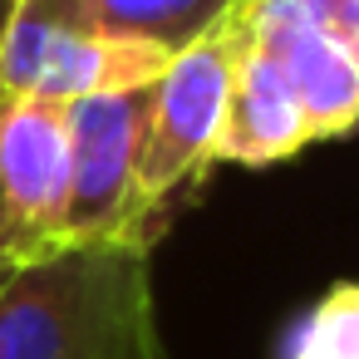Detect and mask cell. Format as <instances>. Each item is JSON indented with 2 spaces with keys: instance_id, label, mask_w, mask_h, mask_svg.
Listing matches in <instances>:
<instances>
[{
  "instance_id": "cell-1",
  "label": "cell",
  "mask_w": 359,
  "mask_h": 359,
  "mask_svg": "<svg viewBox=\"0 0 359 359\" xmlns=\"http://www.w3.org/2000/svg\"><path fill=\"white\" fill-rule=\"evenodd\" d=\"M0 359H168L148 246H60L0 276Z\"/></svg>"
},
{
  "instance_id": "cell-2",
  "label": "cell",
  "mask_w": 359,
  "mask_h": 359,
  "mask_svg": "<svg viewBox=\"0 0 359 359\" xmlns=\"http://www.w3.org/2000/svg\"><path fill=\"white\" fill-rule=\"evenodd\" d=\"M246 45H251V0H236L212 30L182 45L148 84V123L133 172V222L148 246L153 231L168 222V207L212 168V143L222 133V114Z\"/></svg>"
},
{
  "instance_id": "cell-3",
  "label": "cell",
  "mask_w": 359,
  "mask_h": 359,
  "mask_svg": "<svg viewBox=\"0 0 359 359\" xmlns=\"http://www.w3.org/2000/svg\"><path fill=\"white\" fill-rule=\"evenodd\" d=\"M172 55L104 30L94 0H11L0 15V89L69 104L109 89H143Z\"/></svg>"
},
{
  "instance_id": "cell-4",
  "label": "cell",
  "mask_w": 359,
  "mask_h": 359,
  "mask_svg": "<svg viewBox=\"0 0 359 359\" xmlns=\"http://www.w3.org/2000/svg\"><path fill=\"white\" fill-rule=\"evenodd\" d=\"M143 123H148V84L84 94L65 104V133H69L65 246H104V241L148 246L133 222V172Z\"/></svg>"
},
{
  "instance_id": "cell-5",
  "label": "cell",
  "mask_w": 359,
  "mask_h": 359,
  "mask_svg": "<svg viewBox=\"0 0 359 359\" xmlns=\"http://www.w3.org/2000/svg\"><path fill=\"white\" fill-rule=\"evenodd\" d=\"M65 104L0 89V276L65 246Z\"/></svg>"
},
{
  "instance_id": "cell-6",
  "label": "cell",
  "mask_w": 359,
  "mask_h": 359,
  "mask_svg": "<svg viewBox=\"0 0 359 359\" xmlns=\"http://www.w3.org/2000/svg\"><path fill=\"white\" fill-rule=\"evenodd\" d=\"M251 40L285 74L315 143L359 128V60L310 0H251Z\"/></svg>"
},
{
  "instance_id": "cell-7",
  "label": "cell",
  "mask_w": 359,
  "mask_h": 359,
  "mask_svg": "<svg viewBox=\"0 0 359 359\" xmlns=\"http://www.w3.org/2000/svg\"><path fill=\"white\" fill-rule=\"evenodd\" d=\"M315 138H310V123L300 114V99L290 94L276 60L251 40L241 65H236V79H231V99L222 114V133L212 143V163L271 168V163L295 158Z\"/></svg>"
},
{
  "instance_id": "cell-8",
  "label": "cell",
  "mask_w": 359,
  "mask_h": 359,
  "mask_svg": "<svg viewBox=\"0 0 359 359\" xmlns=\"http://www.w3.org/2000/svg\"><path fill=\"white\" fill-rule=\"evenodd\" d=\"M94 6L109 35L177 55L202 30H212L236 0H94Z\"/></svg>"
},
{
  "instance_id": "cell-9",
  "label": "cell",
  "mask_w": 359,
  "mask_h": 359,
  "mask_svg": "<svg viewBox=\"0 0 359 359\" xmlns=\"http://www.w3.org/2000/svg\"><path fill=\"white\" fill-rule=\"evenodd\" d=\"M285 359H359V280L330 290L285 339Z\"/></svg>"
},
{
  "instance_id": "cell-10",
  "label": "cell",
  "mask_w": 359,
  "mask_h": 359,
  "mask_svg": "<svg viewBox=\"0 0 359 359\" xmlns=\"http://www.w3.org/2000/svg\"><path fill=\"white\" fill-rule=\"evenodd\" d=\"M6 6H11V0H0V15H6Z\"/></svg>"
}]
</instances>
